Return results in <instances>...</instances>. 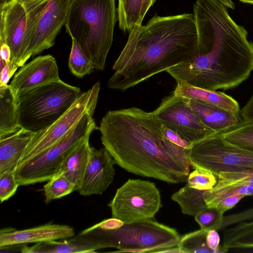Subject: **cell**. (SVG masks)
<instances>
[{
	"instance_id": "obj_41",
	"label": "cell",
	"mask_w": 253,
	"mask_h": 253,
	"mask_svg": "<svg viewBox=\"0 0 253 253\" xmlns=\"http://www.w3.org/2000/svg\"><path fill=\"white\" fill-rule=\"evenodd\" d=\"M0 86L8 85V83L12 75L11 73V62L7 63L6 65L0 70Z\"/></svg>"
},
{
	"instance_id": "obj_9",
	"label": "cell",
	"mask_w": 253,
	"mask_h": 253,
	"mask_svg": "<svg viewBox=\"0 0 253 253\" xmlns=\"http://www.w3.org/2000/svg\"><path fill=\"white\" fill-rule=\"evenodd\" d=\"M190 159L193 168L203 169L217 176L221 172L253 169V152L227 143L221 133L194 143Z\"/></svg>"
},
{
	"instance_id": "obj_34",
	"label": "cell",
	"mask_w": 253,
	"mask_h": 253,
	"mask_svg": "<svg viewBox=\"0 0 253 253\" xmlns=\"http://www.w3.org/2000/svg\"><path fill=\"white\" fill-rule=\"evenodd\" d=\"M165 137L173 143L186 149H191L193 143L182 138L178 133L162 124Z\"/></svg>"
},
{
	"instance_id": "obj_38",
	"label": "cell",
	"mask_w": 253,
	"mask_h": 253,
	"mask_svg": "<svg viewBox=\"0 0 253 253\" xmlns=\"http://www.w3.org/2000/svg\"><path fill=\"white\" fill-rule=\"evenodd\" d=\"M240 114L243 122H253V95L240 111Z\"/></svg>"
},
{
	"instance_id": "obj_8",
	"label": "cell",
	"mask_w": 253,
	"mask_h": 253,
	"mask_svg": "<svg viewBox=\"0 0 253 253\" xmlns=\"http://www.w3.org/2000/svg\"><path fill=\"white\" fill-rule=\"evenodd\" d=\"M0 42H5L11 51V73L25 64L24 60L34 26L47 3L27 13L24 7L13 0H0Z\"/></svg>"
},
{
	"instance_id": "obj_30",
	"label": "cell",
	"mask_w": 253,
	"mask_h": 253,
	"mask_svg": "<svg viewBox=\"0 0 253 253\" xmlns=\"http://www.w3.org/2000/svg\"><path fill=\"white\" fill-rule=\"evenodd\" d=\"M247 185L253 188V169L237 172H221L214 188L228 186Z\"/></svg>"
},
{
	"instance_id": "obj_5",
	"label": "cell",
	"mask_w": 253,
	"mask_h": 253,
	"mask_svg": "<svg viewBox=\"0 0 253 253\" xmlns=\"http://www.w3.org/2000/svg\"><path fill=\"white\" fill-rule=\"evenodd\" d=\"M81 93L80 88L59 80L18 93V126L35 133L45 130L70 108Z\"/></svg>"
},
{
	"instance_id": "obj_12",
	"label": "cell",
	"mask_w": 253,
	"mask_h": 253,
	"mask_svg": "<svg viewBox=\"0 0 253 253\" xmlns=\"http://www.w3.org/2000/svg\"><path fill=\"white\" fill-rule=\"evenodd\" d=\"M153 112L162 124L193 144L214 134L190 106L188 99L173 92L163 98Z\"/></svg>"
},
{
	"instance_id": "obj_26",
	"label": "cell",
	"mask_w": 253,
	"mask_h": 253,
	"mask_svg": "<svg viewBox=\"0 0 253 253\" xmlns=\"http://www.w3.org/2000/svg\"><path fill=\"white\" fill-rule=\"evenodd\" d=\"M44 202L48 204L76 191V185L62 173H60L47 181L43 188Z\"/></svg>"
},
{
	"instance_id": "obj_36",
	"label": "cell",
	"mask_w": 253,
	"mask_h": 253,
	"mask_svg": "<svg viewBox=\"0 0 253 253\" xmlns=\"http://www.w3.org/2000/svg\"><path fill=\"white\" fill-rule=\"evenodd\" d=\"M246 196L243 195H234L221 201L215 207L223 213L234 207Z\"/></svg>"
},
{
	"instance_id": "obj_43",
	"label": "cell",
	"mask_w": 253,
	"mask_h": 253,
	"mask_svg": "<svg viewBox=\"0 0 253 253\" xmlns=\"http://www.w3.org/2000/svg\"><path fill=\"white\" fill-rule=\"evenodd\" d=\"M157 1V0H147L148 5L149 8L151 7Z\"/></svg>"
},
{
	"instance_id": "obj_31",
	"label": "cell",
	"mask_w": 253,
	"mask_h": 253,
	"mask_svg": "<svg viewBox=\"0 0 253 253\" xmlns=\"http://www.w3.org/2000/svg\"><path fill=\"white\" fill-rule=\"evenodd\" d=\"M194 170L189 173L187 184L190 187L200 190L211 189L216 184L217 176L203 169L194 168Z\"/></svg>"
},
{
	"instance_id": "obj_16",
	"label": "cell",
	"mask_w": 253,
	"mask_h": 253,
	"mask_svg": "<svg viewBox=\"0 0 253 253\" xmlns=\"http://www.w3.org/2000/svg\"><path fill=\"white\" fill-rule=\"evenodd\" d=\"M75 234L71 226L51 223L20 230H1L0 248L66 239L74 237Z\"/></svg>"
},
{
	"instance_id": "obj_17",
	"label": "cell",
	"mask_w": 253,
	"mask_h": 253,
	"mask_svg": "<svg viewBox=\"0 0 253 253\" xmlns=\"http://www.w3.org/2000/svg\"><path fill=\"white\" fill-rule=\"evenodd\" d=\"M35 134L19 127L0 135V173L15 171Z\"/></svg>"
},
{
	"instance_id": "obj_11",
	"label": "cell",
	"mask_w": 253,
	"mask_h": 253,
	"mask_svg": "<svg viewBox=\"0 0 253 253\" xmlns=\"http://www.w3.org/2000/svg\"><path fill=\"white\" fill-rule=\"evenodd\" d=\"M100 91V83L81 93L70 108L44 130L36 133L20 164L32 158L63 137L87 113H94Z\"/></svg>"
},
{
	"instance_id": "obj_35",
	"label": "cell",
	"mask_w": 253,
	"mask_h": 253,
	"mask_svg": "<svg viewBox=\"0 0 253 253\" xmlns=\"http://www.w3.org/2000/svg\"><path fill=\"white\" fill-rule=\"evenodd\" d=\"M206 242L208 247L213 253H223L228 251V249L220 246V237L216 230L211 229L208 231L206 235Z\"/></svg>"
},
{
	"instance_id": "obj_25",
	"label": "cell",
	"mask_w": 253,
	"mask_h": 253,
	"mask_svg": "<svg viewBox=\"0 0 253 253\" xmlns=\"http://www.w3.org/2000/svg\"><path fill=\"white\" fill-rule=\"evenodd\" d=\"M221 134L227 143L253 152V122H242Z\"/></svg>"
},
{
	"instance_id": "obj_28",
	"label": "cell",
	"mask_w": 253,
	"mask_h": 253,
	"mask_svg": "<svg viewBox=\"0 0 253 253\" xmlns=\"http://www.w3.org/2000/svg\"><path fill=\"white\" fill-rule=\"evenodd\" d=\"M72 40L68 66L70 72L76 77L82 78L90 74L94 66L91 60L86 56L76 42Z\"/></svg>"
},
{
	"instance_id": "obj_32",
	"label": "cell",
	"mask_w": 253,
	"mask_h": 253,
	"mask_svg": "<svg viewBox=\"0 0 253 253\" xmlns=\"http://www.w3.org/2000/svg\"><path fill=\"white\" fill-rule=\"evenodd\" d=\"M223 212L216 207H207L199 212L194 217L201 229L217 230L223 219Z\"/></svg>"
},
{
	"instance_id": "obj_19",
	"label": "cell",
	"mask_w": 253,
	"mask_h": 253,
	"mask_svg": "<svg viewBox=\"0 0 253 253\" xmlns=\"http://www.w3.org/2000/svg\"><path fill=\"white\" fill-rule=\"evenodd\" d=\"M173 92L183 97L202 101L235 115H239L240 113L238 102L220 91L200 88L184 83H177Z\"/></svg>"
},
{
	"instance_id": "obj_18",
	"label": "cell",
	"mask_w": 253,
	"mask_h": 253,
	"mask_svg": "<svg viewBox=\"0 0 253 253\" xmlns=\"http://www.w3.org/2000/svg\"><path fill=\"white\" fill-rule=\"evenodd\" d=\"M190 106L202 123L214 133H222L243 122L240 115L196 100L188 99Z\"/></svg>"
},
{
	"instance_id": "obj_7",
	"label": "cell",
	"mask_w": 253,
	"mask_h": 253,
	"mask_svg": "<svg viewBox=\"0 0 253 253\" xmlns=\"http://www.w3.org/2000/svg\"><path fill=\"white\" fill-rule=\"evenodd\" d=\"M93 114H85L63 137L19 164L14 171L19 186L47 181L60 173L66 152L83 138L98 129L93 119Z\"/></svg>"
},
{
	"instance_id": "obj_23",
	"label": "cell",
	"mask_w": 253,
	"mask_h": 253,
	"mask_svg": "<svg viewBox=\"0 0 253 253\" xmlns=\"http://www.w3.org/2000/svg\"><path fill=\"white\" fill-rule=\"evenodd\" d=\"M19 127L16 96L9 85L0 86V135Z\"/></svg>"
},
{
	"instance_id": "obj_15",
	"label": "cell",
	"mask_w": 253,
	"mask_h": 253,
	"mask_svg": "<svg viewBox=\"0 0 253 253\" xmlns=\"http://www.w3.org/2000/svg\"><path fill=\"white\" fill-rule=\"evenodd\" d=\"M60 80L55 59L51 55L39 56L21 67L9 84L15 96L45 84Z\"/></svg>"
},
{
	"instance_id": "obj_3",
	"label": "cell",
	"mask_w": 253,
	"mask_h": 253,
	"mask_svg": "<svg viewBox=\"0 0 253 253\" xmlns=\"http://www.w3.org/2000/svg\"><path fill=\"white\" fill-rule=\"evenodd\" d=\"M198 40L194 14L160 16L136 26L115 61L108 87L124 91L153 76L184 63Z\"/></svg>"
},
{
	"instance_id": "obj_37",
	"label": "cell",
	"mask_w": 253,
	"mask_h": 253,
	"mask_svg": "<svg viewBox=\"0 0 253 253\" xmlns=\"http://www.w3.org/2000/svg\"><path fill=\"white\" fill-rule=\"evenodd\" d=\"M124 223V222L122 220L112 217V218L105 219L92 227L104 230H112L121 227Z\"/></svg>"
},
{
	"instance_id": "obj_39",
	"label": "cell",
	"mask_w": 253,
	"mask_h": 253,
	"mask_svg": "<svg viewBox=\"0 0 253 253\" xmlns=\"http://www.w3.org/2000/svg\"><path fill=\"white\" fill-rule=\"evenodd\" d=\"M20 3L28 14L41 5L47 3L49 0H13Z\"/></svg>"
},
{
	"instance_id": "obj_21",
	"label": "cell",
	"mask_w": 253,
	"mask_h": 253,
	"mask_svg": "<svg viewBox=\"0 0 253 253\" xmlns=\"http://www.w3.org/2000/svg\"><path fill=\"white\" fill-rule=\"evenodd\" d=\"M98 250L91 241L81 234L62 241H51L36 243L29 247L25 246L22 253H94Z\"/></svg>"
},
{
	"instance_id": "obj_6",
	"label": "cell",
	"mask_w": 253,
	"mask_h": 253,
	"mask_svg": "<svg viewBox=\"0 0 253 253\" xmlns=\"http://www.w3.org/2000/svg\"><path fill=\"white\" fill-rule=\"evenodd\" d=\"M84 231L99 249L119 250L115 252L160 253L163 249L177 246L181 238L175 229L153 218L124 223L115 229L90 227Z\"/></svg>"
},
{
	"instance_id": "obj_29",
	"label": "cell",
	"mask_w": 253,
	"mask_h": 253,
	"mask_svg": "<svg viewBox=\"0 0 253 253\" xmlns=\"http://www.w3.org/2000/svg\"><path fill=\"white\" fill-rule=\"evenodd\" d=\"M208 231L201 229L181 237L178 247L182 253H213L212 251L208 247L206 242V235Z\"/></svg>"
},
{
	"instance_id": "obj_1",
	"label": "cell",
	"mask_w": 253,
	"mask_h": 253,
	"mask_svg": "<svg viewBox=\"0 0 253 253\" xmlns=\"http://www.w3.org/2000/svg\"><path fill=\"white\" fill-rule=\"evenodd\" d=\"M218 0H196L193 5L198 40L186 62L168 69L177 83L216 90L235 87L253 70V43L248 32Z\"/></svg>"
},
{
	"instance_id": "obj_10",
	"label": "cell",
	"mask_w": 253,
	"mask_h": 253,
	"mask_svg": "<svg viewBox=\"0 0 253 253\" xmlns=\"http://www.w3.org/2000/svg\"><path fill=\"white\" fill-rule=\"evenodd\" d=\"M108 206L113 217L130 223L153 218L162 204L154 183L129 179L117 190Z\"/></svg>"
},
{
	"instance_id": "obj_24",
	"label": "cell",
	"mask_w": 253,
	"mask_h": 253,
	"mask_svg": "<svg viewBox=\"0 0 253 253\" xmlns=\"http://www.w3.org/2000/svg\"><path fill=\"white\" fill-rule=\"evenodd\" d=\"M205 191L192 188L186 184L173 193L171 199L178 204L183 214L195 216L208 207L204 198Z\"/></svg>"
},
{
	"instance_id": "obj_2",
	"label": "cell",
	"mask_w": 253,
	"mask_h": 253,
	"mask_svg": "<svg viewBox=\"0 0 253 253\" xmlns=\"http://www.w3.org/2000/svg\"><path fill=\"white\" fill-rule=\"evenodd\" d=\"M98 129L104 147L128 172L169 183L187 182L190 149L165 137L153 111L135 107L109 111Z\"/></svg>"
},
{
	"instance_id": "obj_44",
	"label": "cell",
	"mask_w": 253,
	"mask_h": 253,
	"mask_svg": "<svg viewBox=\"0 0 253 253\" xmlns=\"http://www.w3.org/2000/svg\"><path fill=\"white\" fill-rule=\"evenodd\" d=\"M239 0L243 3L253 4V0Z\"/></svg>"
},
{
	"instance_id": "obj_33",
	"label": "cell",
	"mask_w": 253,
	"mask_h": 253,
	"mask_svg": "<svg viewBox=\"0 0 253 253\" xmlns=\"http://www.w3.org/2000/svg\"><path fill=\"white\" fill-rule=\"evenodd\" d=\"M18 184L14 171L0 173V201L2 203L12 197L16 192Z\"/></svg>"
},
{
	"instance_id": "obj_22",
	"label": "cell",
	"mask_w": 253,
	"mask_h": 253,
	"mask_svg": "<svg viewBox=\"0 0 253 253\" xmlns=\"http://www.w3.org/2000/svg\"><path fill=\"white\" fill-rule=\"evenodd\" d=\"M149 8L147 0H118L117 16L120 29L129 32L135 26L142 25Z\"/></svg>"
},
{
	"instance_id": "obj_13",
	"label": "cell",
	"mask_w": 253,
	"mask_h": 253,
	"mask_svg": "<svg viewBox=\"0 0 253 253\" xmlns=\"http://www.w3.org/2000/svg\"><path fill=\"white\" fill-rule=\"evenodd\" d=\"M72 0H49L33 30L30 43L24 60L53 46L56 37L67 21Z\"/></svg>"
},
{
	"instance_id": "obj_20",
	"label": "cell",
	"mask_w": 253,
	"mask_h": 253,
	"mask_svg": "<svg viewBox=\"0 0 253 253\" xmlns=\"http://www.w3.org/2000/svg\"><path fill=\"white\" fill-rule=\"evenodd\" d=\"M87 135L72 147L65 154L60 169V173L65 175L76 186H79L91 153V147Z\"/></svg>"
},
{
	"instance_id": "obj_4",
	"label": "cell",
	"mask_w": 253,
	"mask_h": 253,
	"mask_svg": "<svg viewBox=\"0 0 253 253\" xmlns=\"http://www.w3.org/2000/svg\"><path fill=\"white\" fill-rule=\"evenodd\" d=\"M115 0H72L65 28L67 33L92 62L103 70L118 20Z\"/></svg>"
},
{
	"instance_id": "obj_40",
	"label": "cell",
	"mask_w": 253,
	"mask_h": 253,
	"mask_svg": "<svg viewBox=\"0 0 253 253\" xmlns=\"http://www.w3.org/2000/svg\"><path fill=\"white\" fill-rule=\"evenodd\" d=\"M0 70L10 62L11 51L5 42H0Z\"/></svg>"
},
{
	"instance_id": "obj_14",
	"label": "cell",
	"mask_w": 253,
	"mask_h": 253,
	"mask_svg": "<svg viewBox=\"0 0 253 253\" xmlns=\"http://www.w3.org/2000/svg\"><path fill=\"white\" fill-rule=\"evenodd\" d=\"M115 164V160L105 147H91L88 165L77 191L84 196L102 195L113 181Z\"/></svg>"
},
{
	"instance_id": "obj_42",
	"label": "cell",
	"mask_w": 253,
	"mask_h": 253,
	"mask_svg": "<svg viewBox=\"0 0 253 253\" xmlns=\"http://www.w3.org/2000/svg\"><path fill=\"white\" fill-rule=\"evenodd\" d=\"M227 8L234 9L235 6L234 2L231 0H218Z\"/></svg>"
},
{
	"instance_id": "obj_27",
	"label": "cell",
	"mask_w": 253,
	"mask_h": 253,
	"mask_svg": "<svg viewBox=\"0 0 253 253\" xmlns=\"http://www.w3.org/2000/svg\"><path fill=\"white\" fill-rule=\"evenodd\" d=\"M234 195L253 196V188L247 185L212 188L205 191L204 198L207 206L212 207H215L222 200Z\"/></svg>"
}]
</instances>
